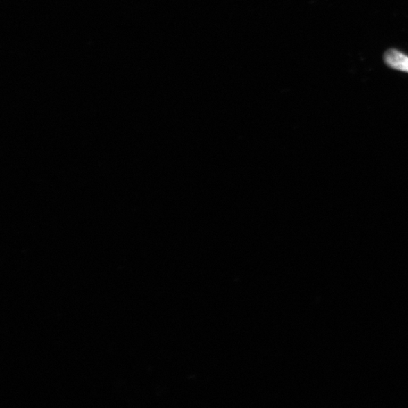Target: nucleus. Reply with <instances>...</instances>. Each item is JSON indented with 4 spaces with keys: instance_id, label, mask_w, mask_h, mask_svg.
Listing matches in <instances>:
<instances>
[{
    "instance_id": "1",
    "label": "nucleus",
    "mask_w": 408,
    "mask_h": 408,
    "mask_svg": "<svg viewBox=\"0 0 408 408\" xmlns=\"http://www.w3.org/2000/svg\"><path fill=\"white\" fill-rule=\"evenodd\" d=\"M384 61L389 68L408 73V56L398 50H388L384 55Z\"/></svg>"
}]
</instances>
